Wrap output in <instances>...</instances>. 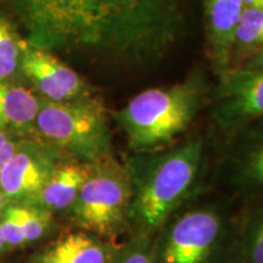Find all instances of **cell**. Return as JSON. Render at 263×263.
<instances>
[{
	"mask_svg": "<svg viewBox=\"0 0 263 263\" xmlns=\"http://www.w3.org/2000/svg\"><path fill=\"white\" fill-rule=\"evenodd\" d=\"M183 0H0L31 45L122 61L166 31Z\"/></svg>",
	"mask_w": 263,
	"mask_h": 263,
	"instance_id": "cell-1",
	"label": "cell"
},
{
	"mask_svg": "<svg viewBox=\"0 0 263 263\" xmlns=\"http://www.w3.org/2000/svg\"><path fill=\"white\" fill-rule=\"evenodd\" d=\"M132 184L130 233L156 235L197 194L205 168V141L192 138L167 149L124 160Z\"/></svg>",
	"mask_w": 263,
	"mask_h": 263,
	"instance_id": "cell-2",
	"label": "cell"
},
{
	"mask_svg": "<svg viewBox=\"0 0 263 263\" xmlns=\"http://www.w3.org/2000/svg\"><path fill=\"white\" fill-rule=\"evenodd\" d=\"M206 98L205 76L195 71L179 83L137 94L114 112V120L134 154L154 153L178 143Z\"/></svg>",
	"mask_w": 263,
	"mask_h": 263,
	"instance_id": "cell-3",
	"label": "cell"
},
{
	"mask_svg": "<svg viewBox=\"0 0 263 263\" xmlns=\"http://www.w3.org/2000/svg\"><path fill=\"white\" fill-rule=\"evenodd\" d=\"M238 230L221 202L186 205L154 236V263H229L238 255Z\"/></svg>",
	"mask_w": 263,
	"mask_h": 263,
	"instance_id": "cell-4",
	"label": "cell"
},
{
	"mask_svg": "<svg viewBox=\"0 0 263 263\" xmlns=\"http://www.w3.org/2000/svg\"><path fill=\"white\" fill-rule=\"evenodd\" d=\"M35 133L84 163H95L114 155L108 112L95 95L62 103L42 99Z\"/></svg>",
	"mask_w": 263,
	"mask_h": 263,
	"instance_id": "cell-5",
	"label": "cell"
},
{
	"mask_svg": "<svg viewBox=\"0 0 263 263\" xmlns=\"http://www.w3.org/2000/svg\"><path fill=\"white\" fill-rule=\"evenodd\" d=\"M132 184L126 164L114 155L91 163L88 178L65 217L71 228L117 241L130 234Z\"/></svg>",
	"mask_w": 263,
	"mask_h": 263,
	"instance_id": "cell-6",
	"label": "cell"
},
{
	"mask_svg": "<svg viewBox=\"0 0 263 263\" xmlns=\"http://www.w3.org/2000/svg\"><path fill=\"white\" fill-rule=\"evenodd\" d=\"M212 122L229 139L263 118V67H232L218 78L211 95Z\"/></svg>",
	"mask_w": 263,
	"mask_h": 263,
	"instance_id": "cell-7",
	"label": "cell"
},
{
	"mask_svg": "<svg viewBox=\"0 0 263 263\" xmlns=\"http://www.w3.org/2000/svg\"><path fill=\"white\" fill-rule=\"evenodd\" d=\"M67 155L38 137L22 138L0 172V188L10 203H31Z\"/></svg>",
	"mask_w": 263,
	"mask_h": 263,
	"instance_id": "cell-8",
	"label": "cell"
},
{
	"mask_svg": "<svg viewBox=\"0 0 263 263\" xmlns=\"http://www.w3.org/2000/svg\"><path fill=\"white\" fill-rule=\"evenodd\" d=\"M20 71L42 99L55 103L93 97L94 91L74 70L52 51L21 39Z\"/></svg>",
	"mask_w": 263,
	"mask_h": 263,
	"instance_id": "cell-9",
	"label": "cell"
},
{
	"mask_svg": "<svg viewBox=\"0 0 263 263\" xmlns=\"http://www.w3.org/2000/svg\"><path fill=\"white\" fill-rule=\"evenodd\" d=\"M228 179L235 192L248 197L263 194V118L250 123L232 138Z\"/></svg>",
	"mask_w": 263,
	"mask_h": 263,
	"instance_id": "cell-10",
	"label": "cell"
},
{
	"mask_svg": "<svg viewBox=\"0 0 263 263\" xmlns=\"http://www.w3.org/2000/svg\"><path fill=\"white\" fill-rule=\"evenodd\" d=\"M121 242L71 228L35 251L26 263H111Z\"/></svg>",
	"mask_w": 263,
	"mask_h": 263,
	"instance_id": "cell-11",
	"label": "cell"
},
{
	"mask_svg": "<svg viewBox=\"0 0 263 263\" xmlns=\"http://www.w3.org/2000/svg\"><path fill=\"white\" fill-rule=\"evenodd\" d=\"M244 6L242 0H203L207 52L218 78L232 68L234 34Z\"/></svg>",
	"mask_w": 263,
	"mask_h": 263,
	"instance_id": "cell-12",
	"label": "cell"
},
{
	"mask_svg": "<svg viewBox=\"0 0 263 263\" xmlns=\"http://www.w3.org/2000/svg\"><path fill=\"white\" fill-rule=\"evenodd\" d=\"M91 163H84L67 156L55 168L41 192L29 205H35L51 215H66L77 199L88 178Z\"/></svg>",
	"mask_w": 263,
	"mask_h": 263,
	"instance_id": "cell-13",
	"label": "cell"
},
{
	"mask_svg": "<svg viewBox=\"0 0 263 263\" xmlns=\"http://www.w3.org/2000/svg\"><path fill=\"white\" fill-rule=\"evenodd\" d=\"M42 98L32 88L0 80V129L22 138L37 137L35 120Z\"/></svg>",
	"mask_w": 263,
	"mask_h": 263,
	"instance_id": "cell-14",
	"label": "cell"
},
{
	"mask_svg": "<svg viewBox=\"0 0 263 263\" xmlns=\"http://www.w3.org/2000/svg\"><path fill=\"white\" fill-rule=\"evenodd\" d=\"M263 48V9L244 6L236 26L232 67ZM239 64V65H240ZM238 65V66H239ZM236 67V66H235Z\"/></svg>",
	"mask_w": 263,
	"mask_h": 263,
	"instance_id": "cell-15",
	"label": "cell"
},
{
	"mask_svg": "<svg viewBox=\"0 0 263 263\" xmlns=\"http://www.w3.org/2000/svg\"><path fill=\"white\" fill-rule=\"evenodd\" d=\"M238 252L242 263H263V202L252 206L239 221Z\"/></svg>",
	"mask_w": 263,
	"mask_h": 263,
	"instance_id": "cell-16",
	"label": "cell"
},
{
	"mask_svg": "<svg viewBox=\"0 0 263 263\" xmlns=\"http://www.w3.org/2000/svg\"><path fill=\"white\" fill-rule=\"evenodd\" d=\"M18 210L26 246L41 242L54 233L57 219L50 212L29 203H18Z\"/></svg>",
	"mask_w": 263,
	"mask_h": 263,
	"instance_id": "cell-17",
	"label": "cell"
},
{
	"mask_svg": "<svg viewBox=\"0 0 263 263\" xmlns=\"http://www.w3.org/2000/svg\"><path fill=\"white\" fill-rule=\"evenodd\" d=\"M21 39L14 24L0 15V80H12L20 70Z\"/></svg>",
	"mask_w": 263,
	"mask_h": 263,
	"instance_id": "cell-18",
	"label": "cell"
},
{
	"mask_svg": "<svg viewBox=\"0 0 263 263\" xmlns=\"http://www.w3.org/2000/svg\"><path fill=\"white\" fill-rule=\"evenodd\" d=\"M151 236L130 233L121 242L111 263H154Z\"/></svg>",
	"mask_w": 263,
	"mask_h": 263,
	"instance_id": "cell-19",
	"label": "cell"
},
{
	"mask_svg": "<svg viewBox=\"0 0 263 263\" xmlns=\"http://www.w3.org/2000/svg\"><path fill=\"white\" fill-rule=\"evenodd\" d=\"M0 230H2L6 249L26 248L18 203L9 202L0 213Z\"/></svg>",
	"mask_w": 263,
	"mask_h": 263,
	"instance_id": "cell-20",
	"label": "cell"
},
{
	"mask_svg": "<svg viewBox=\"0 0 263 263\" xmlns=\"http://www.w3.org/2000/svg\"><path fill=\"white\" fill-rule=\"evenodd\" d=\"M22 137L0 129V172L17 150Z\"/></svg>",
	"mask_w": 263,
	"mask_h": 263,
	"instance_id": "cell-21",
	"label": "cell"
},
{
	"mask_svg": "<svg viewBox=\"0 0 263 263\" xmlns=\"http://www.w3.org/2000/svg\"><path fill=\"white\" fill-rule=\"evenodd\" d=\"M239 66L245 68H262L263 67V48L259 49L248 59H245ZM238 67V66H236Z\"/></svg>",
	"mask_w": 263,
	"mask_h": 263,
	"instance_id": "cell-22",
	"label": "cell"
},
{
	"mask_svg": "<svg viewBox=\"0 0 263 263\" xmlns=\"http://www.w3.org/2000/svg\"><path fill=\"white\" fill-rule=\"evenodd\" d=\"M242 2H244L245 6L263 9V0H242Z\"/></svg>",
	"mask_w": 263,
	"mask_h": 263,
	"instance_id": "cell-23",
	"label": "cell"
},
{
	"mask_svg": "<svg viewBox=\"0 0 263 263\" xmlns=\"http://www.w3.org/2000/svg\"><path fill=\"white\" fill-rule=\"evenodd\" d=\"M8 200H6V197L4 195V193H3L2 188H0V213L3 212V210L5 209V206L8 205Z\"/></svg>",
	"mask_w": 263,
	"mask_h": 263,
	"instance_id": "cell-24",
	"label": "cell"
},
{
	"mask_svg": "<svg viewBox=\"0 0 263 263\" xmlns=\"http://www.w3.org/2000/svg\"><path fill=\"white\" fill-rule=\"evenodd\" d=\"M6 245H5V241L4 239H3V234H2V230H0V254H3V252L6 251Z\"/></svg>",
	"mask_w": 263,
	"mask_h": 263,
	"instance_id": "cell-25",
	"label": "cell"
},
{
	"mask_svg": "<svg viewBox=\"0 0 263 263\" xmlns=\"http://www.w3.org/2000/svg\"><path fill=\"white\" fill-rule=\"evenodd\" d=\"M229 263H242V261H241V259H240V257H239V252H238V255H236L235 257L233 258L232 261H230Z\"/></svg>",
	"mask_w": 263,
	"mask_h": 263,
	"instance_id": "cell-26",
	"label": "cell"
}]
</instances>
